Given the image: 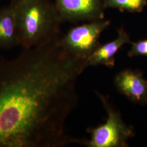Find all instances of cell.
<instances>
[{"label":"cell","instance_id":"1","mask_svg":"<svg viewBox=\"0 0 147 147\" xmlns=\"http://www.w3.org/2000/svg\"><path fill=\"white\" fill-rule=\"evenodd\" d=\"M61 34L16 58H0V147L79 144L66 121L78 104L76 85L87 60L60 46Z\"/></svg>","mask_w":147,"mask_h":147},{"label":"cell","instance_id":"2","mask_svg":"<svg viewBox=\"0 0 147 147\" xmlns=\"http://www.w3.org/2000/svg\"><path fill=\"white\" fill-rule=\"evenodd\" d=\"M13 3L22 49L35 47L60 34L61 24L50 0H17Z\"/></svg>","mask_w":147,"mask_h":147},{"label":"cell","instance_id":"3","mask_svg":"<svg viewBox=\"0 0 147 147\" xmlns=\"http://www.w3.org/2000/svg\"><path fill=\"white\" fill-rule=\"evenodd\" d=\"M107 113L104 124L94 128H89V140L81 139L80 144L88 147H128L129 140L135 135L134 129L124 121L121 112L112 104L108 96L96 90Z\"/></svg>","mask_w":147,"mask_h":147},{"label":"cell","instance_id":"4","mask_svg":"<svg viewBox=\"0 0 147 147\" xmlns=\"http://www.w3.org/2000/svg\"><path fill=\"white\" fill-rule=\"evenodd\" d=\"M110 24V20L102 19L73 27L60 36V46L74 58L87 60L100 46L101 34Z\"/></svg>","mask_w":147,"mask_h":147},{"label":"cell","instance_id":"5","mask_svg":"<svg viewBox=\"0 0 147 147\" xmlns=\"http://www.w3.org/2000/svg\"><path fill=\"white\" fill-rule=\"evenodd\" d=\"M61 23L104 19L102 0H53Z\"/></svg>","mask_w":147,"mask_h":147},{"label":"cell","instance_id":"6","mask_svg":"<svg viewBox=\"0 0 147 147\" xmlns=\"http://www.w3.org/2000/svg\"><path fill=\"white\" fill-rule=\"evenodd\" d=\"M113 81L118 92L132 102L147 105V80L144 78L141 71L124 69L116 75Z\"/></svg>","mask_w":147,"mask_h":147},{"label":"cell","instance_id":"7","mask_svg":"<svg viewBox=\"0 0 147 147\" xmlns=\"http://www.w3.org/2000/svg\"><path fill=\"white\" fill-rule=\"evenodd\" d=\"M118 36L112 41L100 45L87 59L88 67L104 65L113 68L115 65L116 53L124 45L131 44L130 37L123 27L117 30Z\"/></svg>","mask_w":147,"mask_h":147},{"label":"cell","instance_id":"8","mask_svg":"<svg viewBox=\"0 0 147 147\" xmlns=\"http://www.w3.org/2000/svg\"><path fill=\"white\" fill-rule=\"evenodd\" d=\"M20 45L13 3L0 9V50Z\"/></svg>","mask_w":147,"mask_h":147},{"label":"cell","instance_id":"9","mask_svg":"<svg viewBox=\"0 0 147 147\" xmlns=\"http://www.w3.org/2000/svg\"><path fill=\"white\" fill-rule=\"evenodd\" d=\"M105 9L111 8L130 13H140L147 5V0H102Z\"/></svg>","mask_w":147,"mask_h":147},{"label":"cell","instance_id":"10","mask_svg":"<svg viewBox=\"0 0 147 147\" xmlns=\"http://www.w3.org/2000/svg\"><path fill=\"white\" fill-rule=\"evenodd\" d=\"M130 44L131 46L127 53V56L129 58L137 56L147 57V39L131 42Z\"/></svg>","mask_w":147,"mask_h":147},{"label":"cell","instance_id":"11","mask_svg":"<svg viewBox=\"0 0 147 147\" xmlns=\"http://www.w3.org/2000/svg\"><path fill=\"white\" fill-rule=\"evenodd\" d=\"M17 1V0H11V2H13V1Z\"/></svg>","mask_w":147,"mask_h":147}]
</instances>
